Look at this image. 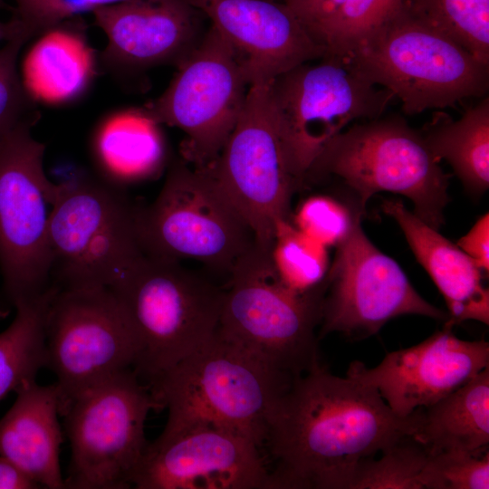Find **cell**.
I'll use <instances>...</instances> for the list:
<instances>
[{
	"label": "cell",
	"instance_id": "obj_29",
	"mask_svg": "<svg viewBox=\"0 0 489 489\" xmlns=\"http://www.w3.org/2000/svg\"><path fill=\"white\" fill-rule=\"evenodd\" d=\"M379 454L358 464L349 489H425L430 454L411 436H402Z\"/></svg>",
	"mask_w": 489,
	"mask_h": 489
},
{
	"label": "cell",
	"instance_id": "obj_3",
	"mask_svg": "<svg viewBox=\"0 0 489 489\" xmlns=\"http://www.w3.org/2000/svg\"><path fill=\"white\" fill-rule=\"evenodd\" d=\"M134 333L147 385L217 331L225 291L181 262L144 254L109 287Z\"/></svg>",
	"mask_w": 489,
	"mask_h": 489
},
{
	"label": "cell",
	"instance_id": "obj_15",
	"mask_svg": "<svg viewBox=\"0 0 489 489\" xmlns=\"http://www.w3.org/2000/svg\"><path fill=\"white\" fill-rule=\"evenodd\" d=\"M361 216L357 215L350 233L337 246L326 276L321 337L338 332L350 340L365 339L406 314L446 321L447 312L422 298L400 266L370 242L361 228Z\"/></svg>",
	"mask_w": 489,
	"mask_h": 489
},
{
	"label": "cell",
	"instance_id": "obj_36",
	"mask_svg": "<svg viewBox=\"0 0 489 489\" xmlns=\"http://www.w3.org/2000/svg\"><path fill=\"white\" fill-rule=\"evenodd\" d=\"M486 273L489 272V215L482 216L456 244Z\"/></svg>",
	"mask_w": 489,
	"mask_h": 489
},
{
	"label": "cell",
	"instance_id": "obj_21",
	"mask_svg": "<svg viewBox=\"0 0 489 489\" xmlns=\"http://www.w3.org/2000/svg\"><path fill=\"white\" fill-rule=\"evenodd\" d=\"M15 393L13 406L0 419V455L41 488H65L59 460L63 436L55 383L41 386L32 380Z\"/></svg>",
	"mask_w": 489,
	"mask_h": 489
},
{
	"label": "cell",
	"instance_id": "obj_4",
	"mask_svg": "<svg viewBox=\"0 0 489 489\" xmlns=\"http://www.w3.org/2000/svg\"><path fill=\"white\" fill-rule=\"evenodd\" d=\"M342 59L390 91L408 116L481 99L489 90V64L402 7Z\"/></svg>",
	"mask_w": 489,
	"mask_h": 489
},
{
	"label": "cell",
	"instance_id": "obj_24",
	"mask_svg": "<svg viewBox=\"0 0 489 489\" xmlns=\"http://www.w3.org/2000/svg\"><path fill=\"white\" fill-rule=\"evenodd\" d=\"M411 436L430 455H483L489 446V368L436 403L416 410Z\"/></svg>",
	"mask_w": 489,
	"mask_h": 489
},
{
	"label": "cell",
	"instance_id": "obj_12",
	"mask_svg": "<svg viewBox=\"0 0 489 489\" xmlns=\"http://www.w3.org/2000/svg\"><path fill=\"white\" fill-rule=\"evenodd\" d=\"M249 87L235 49L210 25L168 88L143 110L158 124L181 129L183 158L207 169L236 125Z\"/></svg>",
	"mask_w": 489,
	"mask_h": 489
},
{
	"label": "cell",
	"instance_id": "obj_27",
	"mask_svg": "<svg viewBox=\"0 0 489 489\" xmlns=\"http://www.w3.org/2000/svg\"><path fill=\"white\" fill-rule=\"evenodd\" d=\"M402 8L489 64V0H404Z\"/></svg>",
	"mask_w": 489,
	"mask_h": 489
},
{
	"label": "cell",
	"instance_id": "obj_19",
	"mask_svg": "<svg viewBox=\"0 0 489 489\" xmlns=\"http://www.w3.org/2000/svg\"><path fill=\"white\" fill-rule=\"evenodd\" d=\"M190 2L235 49L250 86L326 55L283 1Z\"/></svg>",
	"mask_w": 489,
	"mask_h": 489
},
{
	"label": "cell",
	"instance_id": "obj_18",
	"mask_svg": "<svg viewBox=\"0 0 489 489\" xmlns=\"http://www.w3.org/2000/svg\"><path fill=\"white\" fill-rule=\"evenodd\" d=\"M92 14L108 38L100 63L118 77L160 65L177 67L205 34L203 14L190 0H123Z\"/></svg>",
	"mask_w": 489,
	"mask_h": 489
},
{
	"label": "cell",
	"instance_id": "obj_28",
	"mask_svg": "<svg viewBox=\"0 0 489 489\" xmlns=\"http://www.w3.org/2000/svg\"><path fill=\"white\" fill-rule=\"evenodd\" d=\"M270 255L279 278L292 291L306 294L326 290L327 247L289 220L277 225Z\"/></svg>",
	"mask_w": 489,
	"mask_h": 489
},
{
	"label": "cell",
	"instance_id": "obj_11",
	"mask_svg": "<svg viewBox=\"0 0 489 489\" xmlns=\"http://www.w3.org/2000/svg\"><path fill=\"white\" fill-rule=\"evenodd\" d=\"M24 124L0 140V317L52 286L48 226L56 184Z\"/></svg>",
	"mask_w": 489,
	"mask_h": 489
},
{
	"label": "cell",
	"instance_id": "obj_30",
	"mask_svg": "<svg viewBox=\"0 0 489 489\" xmlns=\"http://www.w3.org/2000/svg\"><path fill=\"white\" fill-rule=\"evenodd\" d=\"M404 0H347L316 32L325 57L344 58L391 19Z\"/></svg>",
	"mask_w": 489,
	"mask_h": 489
},
{
	"label": "cell",
	"instance_id": "obj_34",
	"mask_svg": "<svg viewBox=\"0 0 489 489\" xmlns=\"http://www.w3.org/2000/svg\"><path fill=\"white\" fill-rule=\"evenodd\" d=\"M123 0H14V16L34 36L71 18Z\"/></svg>",
	"mask_w": 489,
	"mask_h": 489
},
{
	"label": "cell",
	"instance_id": "obj_13",
	"mask_svg": "<svg viewBox=\"0 0 489 489\" xmlns=\"http://www.w3.org/2000/svg\"><path fill=\"white\" fill-rule=\"evenodd\" d=\"M44 341L59 411L86 388L133 369L137 360L134 333L108 287L58 288L48 308Z\"/></svg>",
	"mask_w": 489,
	"mask_h": 489
},
{
	"label": "cell",
	"instance_id": "obj_39",
	"mask_svg": "<svg viewBox=\"0 0 489 489\" xmlns=\"http://www.w3.org/2000/svg\"><path fill=\"white\" fill-rule=\"evenodd\" d=\"M5 4L3 0H0V8L4 7Z\"/></svg>",
	"mask_w": 489,
	"mask_h": 489
},
{
	"label": "cell",
	"instance_id": "obj_5",
	"mask_svg": "<svg viewBox=\"0 0 489 489\" xmlns=\"http://www.w3.org/2000/svg\"><path fill=\"white\" fill-rule=\"evenodd\" d=\"M326 177L353 192L361 211L375 194L388 191L408 197L413 213L434 229L444 223L450 175L429 152L419 129L401 115L357 122L337 135L305 180Z\"/></svg>",
	"mask_w": 489,
	"mask_h": 489
},
{
	"label": "cell",
	"instance_id": "obj_9",
	"mask_svg": "<svg viewBox=\"0 0 489 489\" xmlns=\"http://www.w3.org/2000/svg\"><path fill=\"white\" fill-rule=\"evenodd\" d=\"M138 233L146 254L197 261L229 275L255 243L211 173L183 161L172 164L154 202L139 206Z\"/></svg>",
	"mask_w": 489,
	"mask_h": 489
},
{
	"label": "cell",
	"instance_id": "obj_7",
	"mask_svg": "<svg viewBox=\"0 0 489 489\" xmlns=\"http://www.w3.org/2000/svg\"><path fill=\"white\" fill-rule=\"evenodd\" d=\"M270 251L254 243L235 264L217 330L296 378L320 362L315 330L325 291L301 294L289 289Z\"/></svg>",
	"mask_w": 489,
	"mask_h": 489
},
{
	"label": "cell",
	"instance_id": "obj_8",
	"mask_svg": "<svg viewBox=\"0 0 489 489\" xmlns=\"http://www.w3.org/2000/svg\"><path fill=\"white\" fill-rule=\"evenodd\" d=\"M302 63L268 82V98L288 168L302 186L324 148L356 120L384 115L394 94L343 59Z\"/></svg>",
	"mask_w": 489,
	"mask_h": 489
},
{
	"label": "cell",
	"instance_id": "obj_22",
	"mask_svg": "<svg viewBox=\"0 0 489 489\" xmlns=\"http://www.w3.org/2000/svg\"><path fill=\"white\" fill-rule=\"evenodd\" d=\"M99 63L84 23L74 17L40 34L24 60L22 81L35 103L69 105L90 91Z\"/></svg>",
	"mask_w": 489,
	"mask_h": 489
},
{
	"label": "cell",
	"instance_id": "obj_1",
	"mask_svg": "<svg viewBox=\"0 0 489 489\" xmlns=\"http://www.w3.org/2000/svg\"><path fill=\"white\" fill-rule=\"evenodd\" d=\"M415 411L395 415L372 387L320 362L296 377L270 419L272 489H349L358 464L411 436Z\"/></svg>",
	"mask_w": 489,
	"mask_h": 489
},
{
	"label": "cell",
	"instance_id": "obj_10",
	"mask_svg": "<svg viewBox=\"0 0 489 489\" xmlns=\"http://www.w3.org/2000/svg\"><path fill=\"white\" fill-rule=\"evenodd\" d=\"M160 409L149 386L132 369L75 396L60 411L71 445L65 488L131 487L149 444L147 417Z\"/></svg>",
	"mask_w": 489,
	"mask_h": 489
},
{
	"label": "cell",
	"instance_id": "obj_33",
	"mask_svg": "<svg viewBox=\"0 0 489 489\" xmlns=\"http://www.w3.org/2000/svg\"><path fill=\"white\" fill-rule=\"evenodd\" d=\"M360 210L352 212L341 202L327 196L307 198L295 216V226L303 234L323 244L338 246L351 231Z\"/></svg>",
	"mask_w": 489,
	"mask_h": 489
},
{
	"label": "cell",
	"instance_id": "obj_17",
	"mask_svg": "<svg viewBox=\"0 0 489 489\" xmlns=\"http://www.w3.org/2000/svg\"><path fill=\"white\" fill-rule=\"evenodd\" d=\"M489 368V343L465 340L445 326L422 342L389 353L374 368L352 361L347 376L374 388L391 411L407 417Z\"/></svg>",
	"mask_w": 489,
	"mask_h": 489
},
{
	"label": "cell",
	"instance_id": "obj_20",
	"mask_svg": "<svg viewBox=\"0 0 489 489\" xmlns=\"http://www.w3.org/2000/svg\"><path fill=\"white\" fill-rule=\"evenodd\" d=\"M381 208L401 228L413 254L443 295L452 328L465 321L489 324V291L482 271L456 244L441 235L404 204L384 200Z\"/></svg>",
	"mask_w": 489,
	"mask_h": 489
},
{
	"label": "cell",
	"instance_id": "obj_2",
	"mask_svg": "<svg viewBox=\"0 0 489 489\" xmlns=\"http://www.w3.org/2000/svg\"><path fill=\"white\" fill-rule=\"evenodd\" d=\"M295 378L216 333L148 386L168 409L165 427L205 421L265 443L273 413Z\"/></svg>",
	"mask_w": 489,
	"mask_h": 489
},
{
	"label": "cell",
	"instance_id": "obj_6",
	"mask_svg": "<svg viewBox=\"0 0 489 489\" xmlns=\"http://www.w3.org/2000/svg\"><path fill=\"white\" fill-rule=\"evenodd\" d=\"M139 207L125 189L100 177L56 184L48 226L53 284L60 290L110 287L144 254Z\"/></svg>",
	"mask_w": 489,
	"mask_h": 489
},
{
	"label": "cell",
	"instance_id": "obj_16",
	"mask_svg": "<svg viewBox=\"0 0 489 489\" xmlns=\"http://www.w3.org/2000/svg\"><path fill=\"white\" fill-rule=\"evenodd\" d=\"M250 437L211 422L164 427L149 442L132 479L137 489H272Z\"/></svg>",
	"mask_w": 489,
	"mask_h": 489
},
{
	"label": "cell",
	"instance_id": "obj_35",
	"mask_svg": "<svg viewBox=\"0 0 489 489\" xmlns=\"http://www.w3.org/2000/svg\"><path fill=\"white\" fill-rule=\"evenodd\" d=\"M313 39L316 32L347 0H283ZM315 42V41H314Z\"/></svg>",
	"mask_w": 489,
	"mask_h": 489
},
{
	"label": "cell",
	"instance_id": "obj_32",
	"mask_svg": "<svg viewBox=\"0 0 489 489\" xmlns=\"http://www.w3.org/2000/svg\"><path fill=\"white\" fill-rule=\"evenodd\" d=\"M425 489H488L489 451L483 455L442 452L430 455Z\"/></svg>",
	"mask_w": 489,
	"mask_h": 489
},
{
	"label": "cell",
	"instance_id": "obj_31",
	"mask_svg": "<svg viewBox=\"0 0 489 489\" xmlns=\"http://www.w3.org/2000/svg\"><path fill=\"white\" fill-rule=\"evenodd\" d=\"M27 35L15 37L0 49V140L24 124L40 119L36 103L28 94L17 69V59Z\"/></svg>",
	"mask_w": 489,
	"mask_h": 489
},
{
	"label": "cell",
	"instance_id": "obj_14",
	"mask_svg": "<svg viewBox=\"0 0 489 489\" xmlns=\"http://www.w3.org/2000/svg\"><path fill=\"white\" fill-rule=\"evenodd\" d=\"M207 170L251 227L255 243L271 250L277 225L289 220L292 175L268 98V82L249 87L242 113Z\"/></svg>",
	"mask_w": 489,
	"mask_h": 489
},
{
	"label": "cell",
	"instance_id": "obj_37",
	"mask_svg": "<svg viewBox=\"0 0 489 489\" xmlns=\"http://www.w3.org/2000/svg\"><path fill=\"white\" fill-rule=\"evenodd\" d=\"M36 488L41 487L14 463L0 455V489Z\"/></svg>",
	"mask_w": 489,
	"mask_h": 489
},
{
	"label": "cell",
	"instance_id": "obj_23",
	"mask_svg": "<svg viewBox=\"0 0 489 489\" xmlns=\"http://www.w3.org/2000/svg\"><path fill=\"white\" fill-rule=\"evenodd\" d=\"M90 152L98 177L122 189L155 178L167 159L160 124L143 108L107 114L91 132Z\"/></svg>",
	"mask_w": 489,
	"mask_h": 489
},
{
	"label": "cell",
	"instance_id": "obj_25",
	"mask_svg": "<svg viewBox=\"0 0 489 489\" xmlns=\"http://www.w3.org/2000/svg\"><path fill=\"white\" fill-rule=\"evenodd\" d=\"M419 132L432 156L437 161L445 159L467 191L482 194L488 189V95L467 108L457 120L436 111Z\"/></svg>",
	"mask_w": 489,
	"mask_h": 489
},
{
	"label": "cell",
	"instance_id": "obj_26",
	"mask_svg": "<svg viewBox=\"0 0 489 489\" xmlns=\"http://www.w3.org/2000/svg\"><path fill=\"white\" fill-rule=\"evenodd\" d=\"M58 288L15 307L12 323L0 332V400L9 392L35 380L45 367V321Z\"/></svg>",
	"mask_w": 489,
	"mask_h": 489
},
{
	"label": "cell",
	"instance_id": "obj_38",
	"mask_svg": "<svg viewBox=\"0 0 489 489\" xmlns=\"http://www.w3.org/2000/svg\"><path fill=\"white\" fill-rule=\"evenodd\" d=\"M27 35L33 37L24 24L15 16L6 22L0 21V42H8L15 37Z\"/></svg>",
	"mask_w": 489,
	"mask_h": 489
}]
</instances>
